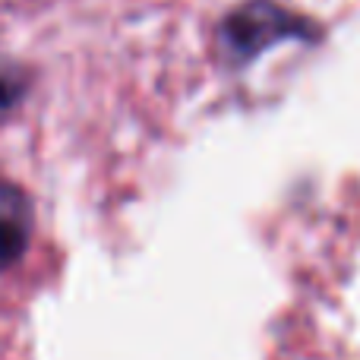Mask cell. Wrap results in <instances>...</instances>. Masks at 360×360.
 Instances as JSON below:
<instances>
[{
	"mask_svg": "<svg viewBox=\"0 0 360 360\" xmlns=\"http://www.w3.org/2000/svg\"><path fill=\"white\" fill-rule=\"evenodd\" d=\"M29 92V76L10 57H0V120L19 105Z\"/></svg>",
	"mask_w": 360,
	"mask_h": 360,
	"instance_id": "7a4b0ae2",
	"label": "cell"
},
{
	"mask_svg": "<svg viewBox=\"0 0 360 360\" xmlns=\"http://www.w3.org/2000/svg\"><path fill=\"white\" fill-rule=\"evenodd\" d=\"M32 205L16 184L0 177V269L13 266L29 247Z\"/></svg>",
	"mask_w": 360,
	"mask_h": 360,
	"instance_id": "6da1fadb",
	"label": "cell"
}]
</instances>
